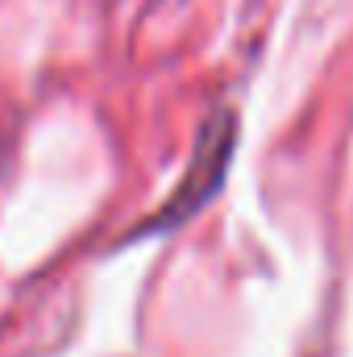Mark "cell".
<instances>
[{
    "instance_id": "6da1fadb",
    "label": "cell",
    "mask_w": 353,
    "mask_h": 357,
    "mask_svg": "<svg viewBox=\"0 0 353 357\" xmlns=\"http://www.w3.org/2000/svg\"><path fill=\"white\" fill-rule=\"evenodd\" d=\"M233 146H237V116H233L229 108H216V112L204 121L200 137H195V154H191V162H187V175L179 178V187L171 191V199H167L137 233H167V229L183 225L187 216H195V212L216 195V187L225 183Z\"/></svg>"
}]
</instances>
